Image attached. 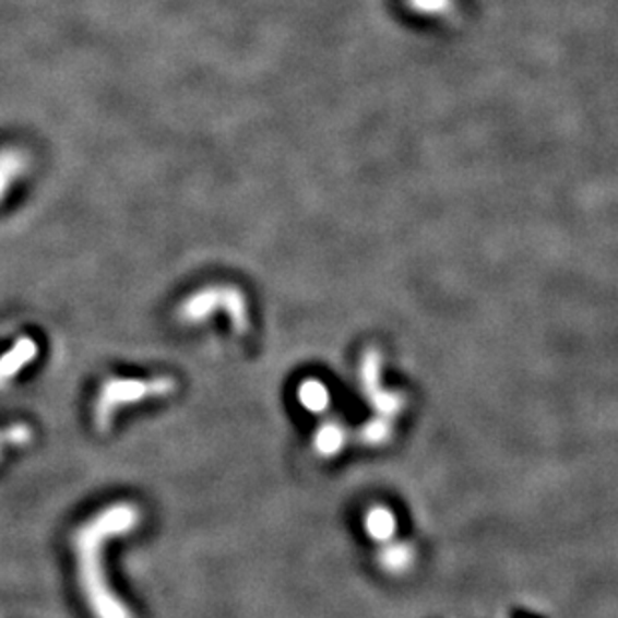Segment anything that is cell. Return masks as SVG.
Returning a JSON list of instances; mask_svg holds the SVG:
<instances>
[{
  "instance_id": "277c9868",
  "label": "cell",
  "mask_w": 618,
  "mask_h": 618,
  "mask_svg": "<svg viewBox=\"0 0 618 618\" xmlns=\"http://www.w3.org/2000/svg\"><path fill=\"white\" fill-rule=\"evenodd\" d=\"M38 357V345L31 336H21L14 345L0 357V391H4L31 363Z\"/></svg>"
},
{
  "instance_id": "8992f818",
  "label": "cell",
  "mask_w": 618,
  "mask_h": 618,
  "mask_svg": "<svg viewBox=\"0 0 618 618\" xmlns=\"http://www.w3.org/2000/svg\"><path fill=\"white\" fill-rule=\"evenodd\" d=\"M2 452H4V451H2V449H0V461H2Z\"/></svg>"
},
{
  "instance_id": "7a4b0ae2",
  "label": "cell",
  "mask_w": 618,
  "mask_h": 618,
  "mask_svg": "<svg viewBox=\"0 0 618 618\" xmlns=\"http://www.w3.org/2000/svg\"><path fill=\"white\" fill-rule=\"evenodd\" d=\"M179 391V382L173 377L153 379H108L103 382L95 401V425L100 432L112 427L120 408L139 405L153 399H167Z\"/></svg>"
},
{
  "instance_id": "6da1fadb",
  "label": "cell",
  "mask_w": 618,
  "mask_h": 618,
  "mask_svg": "<svg viewBox=\"0 0 618 618\" xmlns=\"http://www.w3.org/2000/svg\"><path fill=\"white\" fill-rule=\"evenodd\" d=\"M143 521L134 502H112L84 521L72 535V550L79 562V583L95 618H134L108 583L103 552L117 536L131 535Z\"/></svg>"
},
{
  "instance_id": "5b68a950",
  "label": "cell",
  "mask_w": 618,
  "mask_h": 618,
  "mask_svg": "<svg viewBox=\"0 0 618 618\" xmlns=\"http://www.w3.org/2000/svg\"><path fill=\"white\" fill-rule=\"evenodd\" d=\"M35 439L33 428L24 423L0 427V449H24Z\"/></svg>"
},
{
  "instance_id": "3957f363",
  "label": "cell",
  "mask_w": 618,
  "mask_h": 618,
  "mask_svg": "<svg viewBox=\"0 0 618 618\" xmlns=\"http://www.w3.org/2000/svg\"><path fill=\"white\" fill-rule=\"evenodd\" d=\"M216 310H223L228 314V319L233 322V326L237 329V333L245 334L249 331L247 298L238 290L237 286H204L180 302L177 314H179V321L182 324H203L204 321L211 319V314Z\"/></svg>"
}]
</instances>
